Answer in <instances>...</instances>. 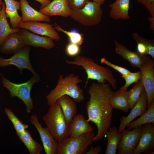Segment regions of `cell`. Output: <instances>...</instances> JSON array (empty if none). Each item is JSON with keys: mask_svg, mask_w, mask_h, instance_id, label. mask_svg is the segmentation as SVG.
<instances>
[{"mask_svg": "<svg viewBox=\"0 0 154 154\" xmlns=\"http://www.w3.org/2000/svg\"><path fill=\"white\" fill-rule=\"evenodd\" d=\"M18 28L28 30L35 34L50 37L54 40L59 41L60 37L53 25L48 23L38 21H28L21 22Z\"/></svg>", "mask_w": 154, "mask_h": 154, "instance_id": "13", "label": "cell"}, {"mask_svg": "<svg viewBox=\"0 0 154 154\" xmlns=\"http://www.w3.org/2000/svg\"><path fill=\"white\" fill-rule=\"evenodd\" d=\"M5 5V13L7 19H9L11 28H18V25L21 22L22 17L18 13L20 9V2L15 0H4Z\"/></svg>", "mask_w": 154, "mask_h": 154, "instance_id": "23", "label": "cell"}, {"mask_svg": "<svg viewBox=\"0 0 154 154\" xmlns=\"http://www.w3.org/2000/svg\"><path fill=\"white\" fill-rule=\"evenodd\" d=\"M122 77L125 81V84L119 89L122 91L127 90V88L132 84L136 83L141 79V74L140 71L129 73L123 76Z\"/></svg>", "mask_w": 154, "mask_h": 154, "instance_id": "33", "label": "cell"}, {"mask_svg": "<svg viewBox=\"0 0 154 154\" xmlns=\"http://www.w3.org/2000/svg\"><path fill=\"white\" fill-rule=\"evenodd\" d=\"M147 123H154V100L143 115L139 118L132 121L127 125L126 129L130 130Z\"/></svg>", "mask_w": 154, "mask_h": 154, "instance_id": "29", "label": "cell"}, {"mask_svg": "<svg viewBox=\"0 0 154 154\" xmlns=\"http://www.w3.org/2000/svg\"><path fill=\"white\" fill-rule=\"evenodd\" d=\"M54 27L58 31L64 33L68 37L70 42L77 44L80 46L83 42V35L81 34L75 32H71L65 30L56 23L54 24Z\"/></svg>", "mask_w": 154, "mask_h": 154, "instance_id": "32", "label": "cell"}, {"mask_svg": "<svg viewBox=\"0 0 154 154\" xmlns=\"http://www.w3.org/2000/svg\"><path fill=\"white\" fill-rule=\"evenodd\" d=\"M20 10L22 13L21 22L28 21H42L50 23L51 20L49 16L42 13L34 9L29 4L27 0H19Z\"/></svg>", "mask_w": 154, "mask_h": 154, "instance_id": "20", "label": "cell"}, {"mask_svg": "<svg viewBox=\"0 0 154 154\" xmlns=\"http://www.w3.org/2000/svg\"><path fill=\"white\" fill-rule=\"evenodd\" d=\"M2 0H0V10L2 9V4L3 2L2 1Z\"/></svg>", "mask_w": 154, "mask_h": 154, "instance_id": "42", "label": "cell"}, {"mask_svg": "<svg viewBox=\"0 0 154 154\" xmlns=\"http://www.w3.org/2000/svg\"><path fill=\"white\" fill-rule=\"evenodd\" d=\"M19 33L22 36L26 46L40 47L48 50L52 49L55 46L54 40L48 37L36 35L25 29H21Z\"/></svg>", "mask_w": 154, "mask_h": 154, "instance_id": "15", "label": "cell"}, {"mask_svg": "<svg viewBox=\"0 0 154 154\" xmlns=\"http://www.w3.org/2000/svg\"><path fill=\"white\" fill-rule=\"evenodd\" d=\"M147 96L144 89L141 93L138 101L131 108L129 114L127 116H123L120 118L118 132H120L123 129L125 128L127 125L136 118L143 115L147 110Z\"/></svg>", "mask_w": 154, "mask_h": 154, "instance_id": "14", "label": "cell"}, {"mask_svg": "<svg viewBox=\"0 0 154 154\" xmlns=\"http://www.w3.org/2000/svg\"><path fill=\"white\" fill-rule=\"evenodd\" d=\"M42 118L46 127L58 143L69 137V124L57 101L49 106L48 112Z\"/></svg>", "mask_w": 154, "mask_h": 154, "instance_id": "4", "label": "cell"}, {"mask_svg": "<svg viewBox=\"0 0 154 154\" xmlns=\"http://www.w3.org/2000/svg\"><path fill=\"white\" fill-rule=\"evenodd\" d=\"M82 81L79 76L73 73L65 77L60 74L56 86L46 97L48 105L50 106L65 95L69 96L76 102L83 101L85 99L83 91L78 84Z\"/></svg>", "mask_w": 154, "mask_h": 154, "instance_id": "2", "label": "cell"}, {"mask_svg": "<svg viewBox=\"0 0 154 154\" xmlns=\"http://www.w3.org/2000/svg\"><path fill=\"white\" fill-rule=\"evenodd\" d=\"M80 46L74 43H69L66 47L67 54L70 56H74L77 55L80 52Z\"/></svg>", "mask_w": 154, "mask_h": 154, "instance_id": "36", "label": "cell"}, {"mask_svg": "<svg viewBox=\"0 0 154 154\" xmlns=\"http://www.w3.org/2000/svg\"><path fill=\"white\" fill-rule=\"evenodd\" d=\"M93 1L100 5H102L106 0H92Z\"/></svg>", "mask_w": 154, "mask_h": 154, "instance_id": "41", "label": "cell"}, {"mask_svg": "<svg viewBox=\"0 0 154 154\" xmlns=\"http://www.w3.org/2000/svg\"><path fill=\"white\" fill-rule=\"evenodd\" d=\"M26 46L21 35L19 33L15 32L9 35L3 41L0 52L7 55L14 54Z\"/></svg>", "mask_w": 154, "mask_h": 154, "instance_id": "18", "label": "cell"}, {"mask_svg": "<svg viewBox=\"0 0 154 154\" xmlns=\"http://www.w3.org/2000/svg\"><path fill=\"white\" fill-rule=\"evenodd\" d=\"M5 112L9 119L13 124L18 136L28 127L29 125L24 124L15 116L11 109L8 108H5Z\"/></svg>", "mask_w": 154, "mask_h": 154, "instance_id": "31", "label": "cell"}, {"mask_svg": "<svg viewBox=\"0 0 154 154\" xmlns=\"http://www.w3.org/2000/svg\"><path fill=\"white\" fill-rule=\"evenodd\" d=\"M102 151V148L100 146L94 147L91 145L90 149L87 151L86 154H99Z\"/></svg>", "mask_w": 154, "mask_h": 154, "instance_id": "38", "label": "cell"}, {"mask_svg": "<svg viewBox=\"0 0 154 154\" xmlns=\"http://www.w3.org/2000/svg\"><path fill=\"white\" fill-rule=\"evenodd\" d=\"M110 84L93 83L88 93L90 97L86 103L87 121L94 123L97 132L93 141L101 140L106 135L112 123L113 109L110 100L114 93Z\"/></svg>", "mask_w": 154, "mask_h": 154, "instance_id": "1", "label": "cell"}, {"mask_svg": "<svg viewBox=\"0 0 154 154\" xmlns=\"http://www.w3.org/2000/svg\"><path fill=\"white\" fill-rule=\"evenodd\" d=\"M30 122L38 132L44 152L46 154H57L58 143L46 127H43L39 121L37 115L33 114L30 116Z\"/></svg>", "mask_w": 154, "mask_h": 154, "instance_id": "11", "label": "cell"}, {"mask_svg": "<svg viewBox=\"0 0 154 154\" xmlns=\"http://www.w3.org/2000/svg\"><path fill=\"white\" fill-rule=\"evenodd\" d=\"M69 7L71 10L83 8L90 0H67Z\"/></svg>", "mask_w": 154, "mask_h": 154, "instance_id": "35", "label": "cell"}, {"mask_svg": "<svg viewBox=\"0 0 154 154\" xmlns=\"http://www.w3.org/2000/svg\"><path fill=\"white\" fill-rule=\"evenodd\" d=\"M147 9L151 17H154V0H137Z\"/></svg>", "mask_w": 154, "mask_h": 154, "instance_id": "37", "label": "cell"}, {"mask_svg": "<svg viewBox=\"0 0 154 154\" xmlns=\"http://www.w3.org/2000/svg\"><path fill=\"white\" fill-rule=\"evenodd\" d=\"M68 64L80 66L85 69L87 77L85 87L90 79L96 80L99 83L104 84L107 81L114 90L117 87V82L112 70L101 66L92 59L82 56H78L72 61L66 60Z\"/></svg>", "mask_w": 154, "mask_h": 154, "instance_id": "3", "label": "cell"}, {"mask_svg": "<svg viewBox=\"0 0 154 154\" xmlns=\"http://www.w3.org/2000/svg\"><path fill=\"white\" fill-rule=\"evenodd\" d=\"M154 124L147 123L142 125L138 143L131 154H148L154 151Z\"/></svg>", "mask_w": 154, "mask_h": 154, "instance_id": "12", "label": "cell"}, {"mask_svg": "<svg viewBox=\"0 0 154 154\" xmlns=\"http://www.w3.org/2000/svg\"><path fill=\"white\" fill-rule=\"evenodd\" d=\"M148 21L150 22V29L153 31H154V17H149L148 18Z\"/></svg>", "mask_w": 154, "mask_h": 154, "instance_id": "40", "label": "cell"}, {"mask_svg": "<svg viewBox=\"0 0 154 154\" xmlns=\"http://www.w3.org/2000/svg\"><path fill=\"white\" fill-rule=\"evenodd\" d=\"M28 149L30 154H40L43 147L32 138L27 129L18 136Z\"/></svg>", "mask_w": 154, "mask_h": 154, "instance_id": "28", "label": "cell"}, {"mask_svg": "<svg viewBox=\"0 0 154 154\" xmlns=\"http://www.w3.org/2000/svg\"><path fill=\"white\" fill-rule=\"evenodd\" d=\"M5 5L3 2L1 9L0 10V48L3 41L11 34L19 33L21 29L18 28L13 29L11 28L8 23L5 13Z\"/></svg>", "mask_w": 154, "mask_h": 154, "instance_id": "26", "label": "cell"}, {"mask_svg": "<svg viewBox=\"0 0 154 154\" xmlns=\"http://www.w3.org/2000/svg\"><path fill=\"white\" fill-rule=\"evenodd\" d=\"M130 0H116L114 2L109 4L110 8L109 15L113 19L129 20V14Z\"/></svg>", "mask_w": 154, "mask_h": 154, "instance_id": "21", "label": "cell"}, {"mask_svg": "<svg viewBox=\"0 0 154 154\" xmlns=\"http://www.w3.org/2000/svg\"><path fill=\"white\" fill-rule=\"evenodd\" d=\"M95 136L94 131L83 134L76 137H68L58 143L57 154H85Z\"/></svg>", "mask_w": 154, "mask_h": 154, "instance_id": "6", "label": "cell"}, {"mask_svg": "<svg viewBox=\"0 0 154 154\" xmlns=\"http://www.w3.org/2000/svg\"><path fill=\"white\" fill-rule=\"evenodd\" d=\"M100 5L90 1L82 9L72 10L70 17L84 26L96 25L101 22L103 15Z\"/></svg>", "mask_w": 154, "mask_h": 154, "instance_id": "7", "label": "cell"}, {"mask_svg": "<svg viewBox=\"0 0 154 154\" xmlns=\"http://www.w3.org/2000/svg\"><path fill=\"white\" fill-rule=\"evenodd\" d=\"M144 86L140 79L135 83L131 89L127 91L130 109L132 108L138 101Z\"/></svg>", "mask_w": 154, "mask_h": 154, "instance_id": "30", "label": "cell"}, {"mask_svg": "<svg viewBox=\"0 0 154 154\" xmlns=\"http://www.w3.org/2000/svg\"><path fill=\"white\" fill-rule=\"evenodd\" d=\"M40 79L34 76L28 81L22 83H14L2 77L1 82L4 87L9 91L11 97H17L25 104L28 113L31 112L34 108L33 102L31 96L32 86Z\"/></svg>", "mask_w": 154, "mask_h": 154, "instance_id": "5", "label": "cell"}, {"mask_svg": "<svg viewBox=\"0 0 154 154\" xmlns=\"http://www.w3.org/2000/svg\"><path fill=\"white\" fill-rule=\"evenodd\" d=\"M111 106L113 108L127 113L130 108L127 91H122L120 90L114 92L110 100Z\"/></svg>", "mask_w": 154, "mask_h": 154, "instance_id": "25", "label": "cell"}, {"mask_svg": "<svg viewBox=\"0 0 154 154\" xmlns=\"http://www.w3.org/2000/svg\"><path fill=\"white\" fill-rule=\"evenodd\" d=\"M72 11L68 6L67 0H53L47 5L40 9L38 11L48 16L58 15L67 17L70 16Z\"/></svg>", "mask_w": 154, "mask_h": 154, "instance_id": "17", "label": "cell"}, {"mask_svg": "<svg viewBox=\"0 0 154 154\" xmlns=\"http://www.w3.org/2000/svg\"><path fill=\"white\" fill-rule=\"evenodd\" d=\"M106 134L107 137V144L105 154H115L121 139V133L118 132L117 127L114 126L110 128Z\"/></svg>", "mask_w": 154, "mask_h": 154, "instance_id": "27", "label": "cell"}, {"mask_svg": "<svg viewBox=\"0 0 154 154\" xmlns=\"http://www.w3.org/2000/svg\"><path fill=\"white\" fill-rule=\"evenodd\" d=\"M114 43L116 52L124 59L129 62L133 66L140 69L148 57L139 54L136 50L133 51L129 50L116 40Z\"/></svg>", "mask_w": 154, "mask_h": 154, "instance_id": "16", "label": "cell"}, {"mask_svg": "<svg viewBox=\"0 0 154 154\" xmlns=\"http://www.w3.org/2000/svg\"><path fill=\"white\" fill-rule=\"evenodd\" d=\"M100 62L102 64H105L116 70L120 73L122 76L125 75L131 72L124 68L114 64L110 62L105 58H103L101 59Z\"/></svg>", "mask_w": 154, "mask_h": 154, "instance_id": "34", "label": "cell"}, {"mask_svg": "<svg viewBox=\"0 0 154 154\" xmlns=\"http://www.w3.org/2000/svg\"><path fill=\"white\" fill-rule=\"evenodd\" d=\"M142 127L139 126L130 130L124 128L120 132L121 137L117 148V154H131L139 141Z\"/></svg>", "mask_w": 154, "mask_h": 154, "instance_id": "10", "label": "cell"}, {"mask_svg": "<svg viewBox=\"0 0 154 154\" xmlns=\"http://www.w3.org/2000/svg\"><path fill=\"white\" fill-rule=\"evenodd\" d=\"M154 61L149 56L139 69L141 74V79L146 92L147 109L154 100Z\"/></svg>", "mask_w": 154, "mask_h": 154, "instance_id": "9", "label": "cell"}, {"mask_svg": "<svg viewBox=\"0 0 154 154\" xmlns=\"http://www.w3.org/2000/svg\"><path fill=\"white\" fill-rule=\"evenodd\" d=\"M89 123L82 114H77L69 124V137H76L83 134L93 131L94 128Z\"/></svg>", "mask_w": 154, "mask_h": 154, "instance_id": "19", "label": "cell"}, {"mask_svg": "<svg viewBox=\"0 0 154 154\" xmlns=\"http://www.w3.org/2000/svg\"><path fill=\"white\" fill-rule=\"evenodd\" d=\"M30 46H25L20 50L14 54L10 58L6 59L0 56V67H5L10 65L16 66L21 74L24 69L30 70L33 75L40 80L39 76L36 73L32 66L30 60Z\"/></svg>", "mask_w": 154, "mask_h": 154, "instance_id": "8", "label": "cell"}, {"mask_svg": "<svg viewBox=\"0 0 154 154\" xmlns=\"http://www.w3.org/2000/svg\"><path fill=\"white\" fill-rule=\"evenodd\" d=\"M39 2L41 4L40 9L42 8L47 5L53 0H35Z\"/></svg>", "mask_w": 154, "mask_h": 154, "instance_id": "39", "label": "cell"}, {"mask_svg": "<svg viewBox=\"0 0 154 154\" xmlns=\"http://www.w3.org/2000/svg\"><path fill=\"white\" fill-rule=\"evenodd\" d=\"M61 108L63 115L69 124L77 113V105L73 99L69 96L65 95L57 100Z\"/></svg>", "mask_w": 154, "mask_h": 154, "instance_id": "22", "label": "cell"}, {"mask_svg": "<svg viewBox=\"0 0 154 154\" xmlns=\"http://www.w3.org/2000/svg\"><path fill=\"white\" fill-rule=\"evenodd\" d=\"M132 36L137 44L136 51L141 54L150 55L154 59V40L147 39L136 32L133 33Z\"/></svg>", "mask_w": 154, "mask_h": 154, "instance_id": "24", "label": "cell"}]
</instances>
